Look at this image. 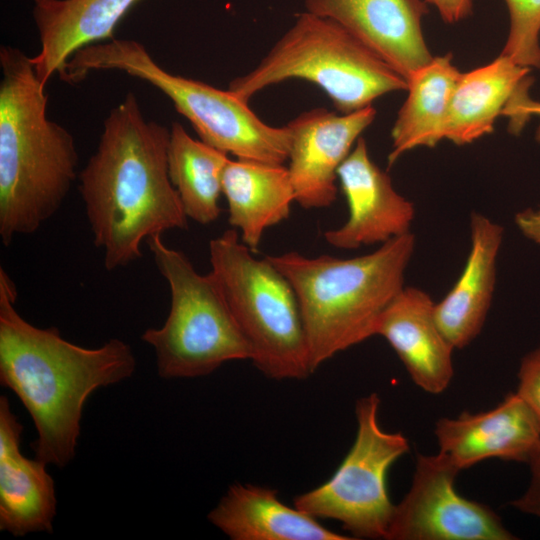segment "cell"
Masks as SVG:
<instances>
[{"label":"cell","mask_w":540,"mask_h":540,"mask_svg":"<svg viewBox=\"0 0 540 540\" xmlns=\"http://www.w3.org/2000/svg\"><path fill=\"white\" fill-rule=\"evenodd\" d=\"M289 79L319 86L342 114L407 90L406 79L351 32L307 11L298 14L259 64L234 78L228 90L248 102L263 89Z\"/></svg>","instance_id":"obj_6"},{"label":"cell","mask_w":540,"mask_h":540,"mask_svg":"<svg viewBox=\"0 0 540 540\" xmlns=\"http://www.w3.org/2000/svg\"><path fill=\"white\" fill-rule=\"evenodd\" d=\"M503 233V228L485 215H470L471 245L464 269L434 307L436 322L454 349L467 346L483 327L495 288Z\"/></svg>","instance_id":"obj_19"},{"label":"cell","mask_w":540,"mask_h":540,"mask_svg":"<svg viewBox=\"0 0 540 540\" xmlns=\"http://www.w3.org/2000/svg\"><path fill=\"white\" fill-rule=\"evenodd\" d=\"M524 110L530 117L533 115H537L540 117V102L534 101L533 99L529 98L524 104ZM535 137L537 142L540 143V125L536 130Z\"/></svg>","instance_id":"obj_29"},{"label":"cell","mask_w":540,"mask_h":540,"mask_svg":"<svg viewBox=\"0 0 540 540\" xmlns=\"http://www.w3.org/2000/svg\"><path fill=\"white\" fill-rule=\"evenodd\" d=\"M528 464L531 479L526 492L511 504L518 510L540 517V443L530 457Z\"/></svg>","instance_id":"obj_26"},{"label":"cell","mask_w":540,"mask_h":540,"mask_svg":"<svg viewBox=\"0 0 540 540\" xmlns=\"http://www.w3.org/2000/svg\"><path fill=\"white\" fill-rule=\"evenodd\" d=\"M414 249L415 236L409 232L350 259L312 258L294 251L265 256L295 291L312 372L376 335L383 311L404 287Z\"/></svg>","instance_id":"obj_4"},{"label":"cell","mask_w":540,"mask_h":540,"mask_svg":"<svg viewBox=\"0 0 540 540\" xmlns=\"http://www.w3.org/2000/svg\"><path fill=\"white\" fill-rule=\"evenodd\" d=\"M93 70H119L150 83L173 102L203 142L237 159L269 164L288 161L286 125L263 122L248 102L229 90L169 73L135 40L112 38L83 47L68 60L62 78L75 84Z\"/></svg>","instance_id":"obj_5"},{"label":"cell","mask_w":540,"mask_h":540,"mask_svg":"<svg viewBox=\"0 0 540 540\" xmlns=\"http://www.w3.org/2000/svg\"><path fill=\"white\" fill-rule=\"evenodd\" d=\"M35 1H38V0H33V2H35Z\"/></svg>","instance_id":"obj_30"},{"label":"cell","mask_w":540,"mask_h":540,"mask_svg":"<svg viewBox=\"0 0 540 540\" xmlns=\"http://www.w3.org/2000/svg\"><path fill=\"white\" fill-rule=\"evenodd\" d=\"M515 224L527 239L540 245V205L518 212L515 215Z\"/></svg>","instance_id":"obj_28"},{"label":"cell","mask_w":540,"mask_h":540,"mask_svg":"<svg viewBox=\"0 0 540 540\" xmlns=\"http://www.w3.org/2000/svg\"><path fill=\"white\" fill-rule=\"evenodd\" d=\"M460 75L452 55L446 54L433 57L407 79L408 95L391 130L389 166L414 148H432L445 139L449 105Z\"/></svg>","instance_id":"obj_22"},{"label":"cell","mask_w":540,"mask_h":540,"mask_svg":"<svg viewBox=\"0 0 540 540\" xmlns=\"http://www.w3.org/2000/svg\"><path fill=\"white\" fill-rule=\"evenodd\" d=\"M233 540H350L317 518L284 504L269 487L235 483L208 514Z\"/></svg>","instance_id":"obj_20"},{"label":"cell","mask_w":540,"mask_h":540,"mask_svg":"<svg viewBox=\"0 0 540 540\" xmlns=\"http://www.w3.org/2000/svg\"><path fill=\"white\" fill-rule=\"evenodd\" d=\"M229 159L227 153L192 138L180 123H172L168 173L191 220L206 225L219 217L222 176Z\"/></svg>","instance_id":"obj_23"},{"label":"cell","mask_w":540,"mask_h":540,"mask_svg":"<svg viewBox=\"0 0 540 540\" xmlns=\"http://www.w3.org/2000/svg\"><path fill=\"white\" fill-rule=\"evenodd\" d=\"M17 290L0 268V382L31 415L35 458L63 467L75 456L87 398L99 387L129 378L131 347L110 339L89 349L65 340L56 327L38 328L15 309Z\"/></svg>","instance_id":"obj_2"},{"label":"cell","mask_w":540,"mask_h":540,"mask_svg":"<svg viewBox=\"0 0 540 540\" xmlns=\"http://www.w3.org/2000/svg\"><path fill=\"white\" fill-rule=\"evenodd\" d=\"M307 12L336 21L407 79L431 55L421 21L423 0H304Z\"/></svg>","instance_id":"obj_13"},{"label":"cell","mask_w":540,"mask_h":540,"mask_svg":"<svg viewBox=\"0 0 540 540\" xmlns=\"http://www.w3.org/2000/svg\"><path fill=\"white\" fill-rule=\"evenodd\" d=\"M531 69L500 54L489 64L461 73L453 91L445 139L465 145L491 133L496 119H510L509 131L522 130V104L529 97Z\"/></svg>","instance_id":"obj_15"},{"label":"cell","mask_w":540,"mask_h":540,"mask_svg":"<svg viewBox=\"0 0 540 540\" xmlns=\"http://www.w3.org/2000/svg\"><path fill=\"white\" fill-rule=\"evenodd\" d=\"M517 394L529 405L540 420V346L521 361Z\"/></svg>","instance_id":"obj_25"},{"label":"cell","mask_w":540,"mask_h":540,"mask_svg":"<svg viewBox=\"0 0 540 540\" xmlns=\"http://www.w3.org/2000/svg\"><path fill=\"white\" fill-rule=\"evenodd\" d=\"M439 453L459 470L488 458L528 463L540 443V420L517 394L491 410L441 418L435 426Z\"/></svg>","instance_id":"obj_14"},{"label":"cell","mask_w":540,"mask_h":540,"mask_svg":"<svg viewBox=\"0 0 540 540\" xmlns=\"http://www.w3.org/2000/svg\"><path fill=\"white\" fill-rule=\"evenodd\" d=\"M433 5L446 23H456L472 13V0H425Z\"/></svg>","instance_id":"obj_27"},{"label":"cell","mask_w":540,"mask_h":540,"mask_svg":"<svg viewBox=\"0 0 540 540\" xmlns=\"http://www.w3.org/2000/svg\"><path fill=\"white\" fill-rule=\"evenodd\" d=\"M434 307L425 291L404 286L383 311L376 335L387 340L416 385L439 394L453 377L454 347L440 330Z\"/></svg>","instance_id":"obj_16"},{"label":"cell","mask_w":540,"mask_h":540,"mask_svg":"<svg viewBox=\"0 0 540 540\" xmlns=\"http://www.w3.org/2000/svg\"><path fill=\"white\" fill-rule=\"evenodd\" d=\"M139 0H38L33 17L40 51L31 57L42 86L60 75L83 47L110 40L117 24Z\"/></svg>","instance_id":"obj_18"},{"label":"cell","mask_w":540,"mask_h":540,"mask_svg":"<svg viewBox=\"0 0 540 540\" xmlns=\"http://www.w3.org/2000/svg\"><path fill=\"white\" fill-rule=\"evenodd\" d=\"M0 236L8 246L61 207L76 178L71 133L47 118L48 96L31 57L0 48Z\"/></svg>","instance_id":"obj_3"},{"label":"cell","mask_w":540,"mask_h":540,"mask_svg":"<svg viewBox=\"0 0 540 540\" xmlns=\"http://www.w3.org/2000/svg\"><path fill=\"white\" fill-rule=\"evenodd\" d=\"M22 425L0 397V530L14 536L52 532L56 514L54 481L46 464L20 450Z\"/></svg>","instance_id":"obj_17"},{"label":"cell","mask_w":540,"mask_h":540,"mask_svg":"<svg viewBox=\"0 0 540 540\" xmlns=\"http://www.w3.org/2000/svg\"><path fill=\"white\" fill-rule=\"evenodd\" d=\"M170 130L143 116L134 93L106 117L79 189L96 247L108 271L142 256L144 240L186 229L187 216L168 173Z\"/></svg>","instance_id":"obj_1"},{"label":"cell","mask_w":540,"mask_h":540,"mask_svg":"<svg viewBox=\"0 0 540 540\" xmlns=\"http://www.w3.org/2000/svg\"><path fill=\"white\" fill-rule=\"evenodd\" d=\"M146 242L171 295L164 325L142 335L155 351L159 376L200 377L228 361L251 360V346L212 272L198 273L184 253L164 244L161 235Z\"/></svg>","instance_id":"obj_8"},{"label":"cell","mask_w":540,"mask_h":540,"mask_svg":"<svg viewBox=\"0 0 540 540\" xmlns=\"http://www.w3.org/2000/svg\"><path fill=\"white\" fill-rule=\"evenodd\" d=\"M459 471L441 453L418 454L411 487L395 505L387 539H515L489 506L457 493L454 483Z\"/></svg>","instance_id":"obj_10"},{"label":"cell","mask_w":540,"mask_h":540,"mask_svg":"<svg viewBox=\"0 0 540 540\" xmlns=\"http://www.w3.org/2000/svg\"><path fill=\"white\" fill-rule=\"evenodd\" d=\"M375 117L372 105L348 114L314 108L286 124L295 202L305 209L332 205L337 198V170Z\"/></svg>","instance_id":"obj_11"},{"label":"cell","mask_w":540,"mask_h":540,"mask_svg":"<svg viewBox=\"0 0 540 540\" xmlns=\"http://www.w3.org/2000/svg\"><path fill=\"white\" fill-rule=\"evenodd\" d=\"M222 194L228 204L229 224L241 241L256 251L267 228L290 215L295 191L288 167L229 159L222 176Z\"/></svg>","instance_id":"obj_21"},{"label":"cell","mask_w":540,"mask_h":540,"mask_svg":"<svg viewBox=\"0 0 540 540\" xmlns=\"http://www.w3.org/2000/svg\"><path fill=\"white\" fill-rule=\"evenodd\" d=\"M509 33L501 52L516 64L540 69V0H504Z\"/></svg>","instance_id":"obj_24"},{"label":"cell","mask_w":540,"mask_h":540,"mask_svg":"<svg viewBox=\"0 0 540 540\" xmlns=\"http://www.w3.org/2000/svg\"><path fill=\"white\" fill-rule=\"evenodd\" d=\"M211 272L266 377L304 379L313 372L302 315L288 279L265 257L257 259L227 230L209 243Z\"/></svg>","instance_id":"obj_7"},{"label":"cell","mask_w":540,"mask_h":540,"mask_svg":"<svg viewBox=\"0 0 540 540\" xmlns=\"http://www.w3.org/2000/svg\"><path fill=\"white\" fill-rule=\"evenodd\" d=\"M337 177L349 215L340 228L324 233L329 245L357 249L410 232L414 205L395 190L389 175L372 161L364 138L357 140L339 166Z\"/></svg>","instance_id":"obj_12"},{"label":"cell","mask_w":540,"mask_h":540,"mask_svg":"<svg viewBox=\"0 0 540 540\" xmlns=\"http://www.w3.org/2000/svg\"><path fill=\"white\" fill-rule=\"evenodd\" d=\"M379 405L377 393L356 402L357 433L348 454L328 481L294 499L299 510L340 522L354 538L387 539L395 505L389 499L386 476L409 450L402 433L381 428Z\"/></svg>","instance_id":"obj_9"}]
</instances>
